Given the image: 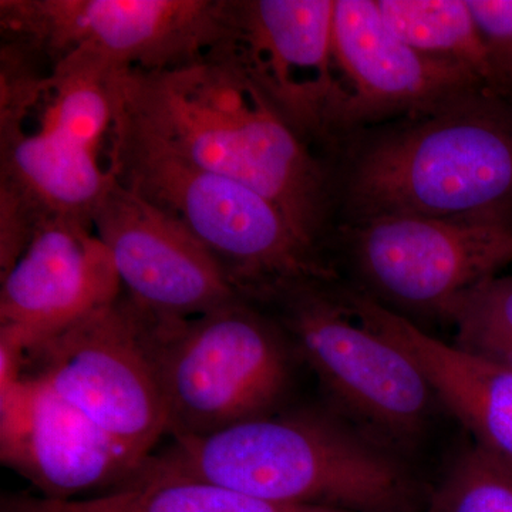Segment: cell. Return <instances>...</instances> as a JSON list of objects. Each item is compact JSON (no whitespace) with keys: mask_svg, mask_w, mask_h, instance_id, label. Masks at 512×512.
Segmentation results:
<instances>
[{"mask_svg":"<svg viewBox=\"0 0 512 512\" xmlns=\"http://www.w3.org/2000/svg\"><path fill=\"white\" fill-rule=\"evenodd\" d=\"M111 83L120 119L188 163L264 195L332 261L329 165L231 57L214 47L175 69L114 72Z\"/></svg>","mask_w":512,"mask_h":512,"instance_id":"cell-1","label":"cell"},{"mask_svg":"<svg viewBox=\"0 0 512 512\" xmlns=\"http://www.w3.org/2000/svg\"><path fill=\"white\" fill-rule=\"evenodd\" d=\"M325 158L335 227L392 215L512 227V97L487 87L342 138Z\"/></svg>","mask_w":512,"mask_h":512,"instance_id":"cell-2","label":"cell"},{"mask_svg":"<svg viewBox=\"0 0 512 512\" xmlns=\"http://www.w3.org/2000/svg\"><path fill=\"white\" fill-rule=\"evenodd\" d=\"M160 478L353 512H419L429 497L406 454L335 409L269 414L210 436L174 439L131 480Z\"/></svg>","mask_w":512,"mask_h":512,"instance_id":"cell-3","label":"cell"},{"mask_svg":"<svg viewBox=\"0 0 512 512\" xmlns=\"http://www.w3.org/2000/svg\"><path fill=\"white\" fill-rule=\"evenodd\" d=\"M113 73L69 60L50 74L0 59V207L32 225L89 221L113 183Z\"/></svg>","mask_w":512,"mask_h":512,"instance_id":"cell-4","label":"cell"},{"mask_svg":"<svg viewBox=\"0 0 512 512\" xmlns=\"http://www.w3.org/2000/svg\"><path fill=\"white\" fill-rule=\"evenodd\" d=\"M109 167L117 183L180 222L249 302L262 306L288 286L340 279L264 195L188 163L117 114Z\"/></svg>","mask_w":512,"mask_h":512,"instance_id":"cell-5","label":"cell"},{"mask_svg":"<svg viewBox=\"0 0 512 512\" xmlns=\"http://www.w3.org/2000/svg\"><path fill=\"white\" fill-rule=\"evenodd\" d=\"M146 315L174 439L274 414L288 389L293 348L265 308L237 298L192 318Z\"/></svg>","mask_w":512,"mask_h":512,"instance_id":"cell-6","label":"cell"},{"mask_svg":"<svg viewBox=\"0 0 512 512\" xmlns=\"http://www.w3.org/2000/svg\"><path fill=\"white\" fill-rule=\"evenodd\" d=\"M340 279L288 286L262 308L318 376L332 409L406 454L439 400L412 357L349 311Z\"/></svg>","mask_w":512,"mask_h":512,"instance_id":"cell-7","label":"cell"},{"mask_svg":"<svg viewBox=\"0 0 512 512\" xmlns=\"http://www.w3.org/2000/svg\"><path fill=\"white\" fill-rule=\"evenodd\" d=\"M2 42L46 73L66 60L160 72L224 40V0H2Z\"/></svg>","mask_w":512,"mask_h":512,"instance_id":"cell-8","label":"cell"},{"mask_svg":"<svg viewBox=\"0 0 512 512\" xmlns=\"http://www.w3.org/2000/svg\"><path fill=\"white\" fill-rule=\"evenodd\" d=\"M330 255L384 308L443 319L461 293L512 262V227L491 222L377 217L336 225ZM336 266V265H335Z\"/></svg>","mask_w":512,"mask_h":512,"instance_id":"cell-9","label":"cell"},{"mask_svg":"<svg viewBox=\"0 0 512 512\" xmlns=\"http://www.w3.org/2000/svg\"><path fill=\"white\" fill-rule=\"evenodd\" d=\"M32 373L143 466L168 433L146 312L123 293L26 353Z\"/></svg>","mask_w":512,"mask_h":512,"instance_id":"cell-10","label":"cell"},{"mask_svg":"<svg viewBox=\"0 0 512 512\" xmlns=\"http://www.w3.org/2000/svg\"><path fill=\"white\" fill-rule=\"evenodd\" d=\"M333 73L325 154L342 138L430 113L487 87L466 67L404 43L384 22L376 0H335Z\"/></svg>","mask_w":512,"mask_h":512,"instance_id":"cell-11","label":"cell"},{"mask_svg":"<svg viewBox=\"0 0 512 512\" xmlns=\"http://www.w3.org/2000/svg\"><path fill=\"white\" fill-rule=\"evenodd\" d=\"M335 0H224L217 46L325 156L335 93Z\"/></svg>","mask_w":512,"mask_h":512,"instance_id":"cell-12","label":"cell"},{"mask_svg":"<svg viewBox=\"0 0 512 512\" xmlns=\"http://www.w3.org/2000/svg\"><path fill=\"white\" fill-rule=\"evenodd\" d=\"M0 279V338L26 353L123 295L92 222L70 217L43 218Z\"/></svg>","mask_w":512,"mask_h":512,"instance_id":"cell-13","label":"cell"},{"mask_svg":"<svg viewBox=\"0 0 512 512\" xmlns=\"http://www.w3.org/2000/svg\"><path fill=\"white\" fill-rule=\"evenodd\" d=\"M93 227L128 298L156 318H192L241 298L180 222L114 178L94 210Z\"/></svg>","mask_w":512,"mask_h":512,"instance_id":"cell-14","label":"cell"},{"mask_svg":"<svg viewBox=\"0 0 512 512\" xmlns=\"http://www.w3.org/2000/svg\"><path fill=\"white\" fill-rule=\"evenodd\" d=\"M0 458L55 501L101 485H123L141 467L86 414L26 370L0 390Z\"/></svg>","mask_w":512,"mask_h":512,"instance_id":"cell-15","label":"cell"},{"mask_svg":"<svg viewBox=\"0 0 512 512\" xmlns=\"http://www.w3.org/2000/svg\"><path fill=\"white\" fill-rule=\"evenodd\" d=\"M340 296L363 325L389 339L420 367L440 406L473 436L474 444L512 471V370L491 365L429 335L346 282Z\"/></svg>","mask_w":512,"mask_h":512,"instance_id":"cell-16","label":"cell"},{"mask_svg":"<svg viewBox=\"0 0 512 512\" xmlns=\"http://www.w3.org/2000/svg\"><path fill=\"white\" fill-rule=\"evenodd\" d=\"M30 512H353L275 503L207 481L187 478L131 480L89 500L26 501Z\"/></svg>","mask_w":512,"mask_h":512,"instance_id":"cell-17","label":"cell"},{"mask_svg":"<svg viewBox=\"0 0 512 512\" xmlns=\"http://www.w3.org/2000/svg\"><path fill=\"white\" fill-rule=\"evenodd\" d=\"M384 22L423 55L460 64L504 94L467 0H376ZM507 96V94H504Z\"/></svg>","mask_w":512,"mask_h":512,"instance_id":"cell-18","label":"cell"},{"mask_svg":"<svg viewBox=\"0 0 512 512\" xmlns=\"http://www.w3.org/2000/svg\"><path fill=\"white\" fill-rule=\"evenodd\" d=\"M443 320L456 330L454 348L512 370V276H493L461 293Z\"/></svg>","mask_w":512,"mask_h":512,"instance_id":"cell-19","label":"cell"},{"mask_svg":"<svg viewBox=\"0 0 512 512\" xmlns=\"http://www.w3.org/2000/svg\"><path fill=\"white\" fill-rule=\"evenodd\" d=\"M426 512H512V471L468 444L430 491Z\"/></svg>","mask_w":512,"mask_h":512,"instance_id":"cell-20","label":"cell"},{"mask_svg":"<svg viewBox=\"0 0 512 512\" xmlns=\"http://www.w3.org/2000/svg\"><path fill=\"white\" fill-rule=\"evenodd\" d=\"M504 94L512 97V0H467Z\"/></svg>","mask_w":512,"mask_h":512,"instance_id":"cell-21","label":"cell"},{"mask_svg":"<svg viewBox=\"0 0 512 512\" xmlns=\"http://www.w3.org/2000/svg\"><path fill=\"white\" fill-rule=\"evenodd\" d=\"M16 512H30V511L25 510V508L20 507V505H19V508H18V510H16Z\"/></svg>","mask_w":512,"mask_h":512,"instance_id":"cell-22","label":"cell"}]
</instances>
